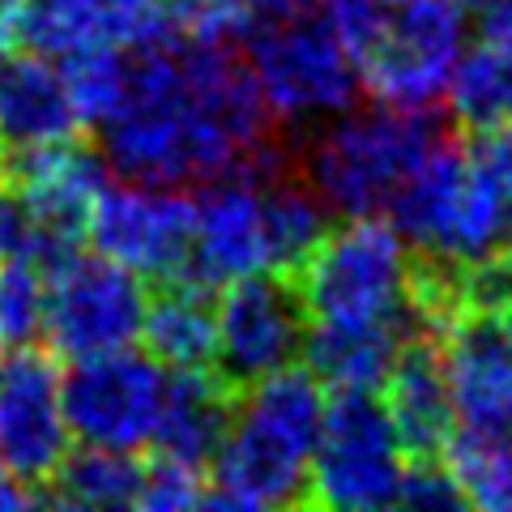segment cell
<instances>
[{"label":"cell","mask_w":512,"mask_h":512,"mask_svg":"<svg viewBox=\"0 0 512 512\" xmlns=\"http://www.w3.org/2000/svg\"><path fill=\"white\" fill-rule=\"evenodd\" d=\"M99 128L111 175L201 188L252 167H278L274 120L231 43L167 35L128 56V86Z\"/></svg>","instance_id":"6da1fadb"},{"label":"cell","mask_w":512,"mask_h":512,"mask_svg":"<svg viewBox=\"0 0 512 512\" xmlns=\"http://www.w3.org/2000/svg\"><path fill=\"white\" fill-rule=\"evenodd\" d=\"M389 218L427 269L461 286L466 303L495 308L512 291V192L474 150L444 137L393 201Z\"/></svg>","instance_id":"7a4b0ae2"},{"label":"cell","mask_w":512,"mask_h":512,"mask_svg":"<svg viewBox=\"0 0 512 512\" xmlns=\"http://www.w3.org/2000/svg\"><path fill=\"white\" fill-rule=\"evenodd\" d=\"M329 231L316 192L278 167H252L201 184L192 197L188 274L201 286H227L252 274H295Z\"/></svg>","instance_id":"3957f363"},{"label":"cell","mask_w":512,"mask_h":512,"mask_svg":"<svg viewBox=\"0 0 512 512\" xmlns=\"http://www.w3.org/2000/svg\"><path fill=\"white\" fill-rule=\"evenodd\" d=\"M325 384L303 367L256 380L235 397L231 427L205 466V508H291L308 504V474L325 423Z\"/></svg>","instance_id":"277c9868"},{"label":"cell","mask_w":512,"mask_h":512,"mask_svg":"<svg viewBox=\"0 0 512 512\" xmlns=\"http://www.w3.org/2000/svg\"><path fill=\"white\" fill-rule=\"evenodd\" d=\"M440 141L444 128L431 111L389 103L346 107L342 116L316 124L303 150V184L338 218L389 214Z\"/></svg>","instance_id":"5b68a950"},{"label":"cell","mask_w":512,"mask_h":512,"mask_svg":"<svg viewBox=\"0 0 512 512\" xmlns=\"http://www.w3.org/2000/svg\"><path fill=\"white\" fill-rule=\"evenodd\" d=\"M295 286L308 308V325L423 329L414 248L389 214L346 218L338 231H325L295 269Z\"/></svg>","instance_id":"8992f818"},{"label":"cell","mask_w":512,"mask_h":512,"mask_svg":"<svg viewBox=\"0 0 512 512\" xmlns=\"http://www.w3.org/2000/svg\"><path fill=\"white\" fill-rule=\"evenodd\" d=\"M244 64L278 128H316L359 99V60L325 13H269L248 30Z\"/></svg>","instance_id":"52a82bcc"},{"label":"cell","mask_w":512,"mask_h":512,"mask_svg":"<svg viewBox=\"0 0 512 512\" xmlns=\"http://www.w3.org/2000/svg\"><path fill=\"white\" fill-rule=\"evenodd\" d=\"M410 453L376 389H342L325 402L308 504L333 512H380L402 504Z\"/></svg>","instance_id":"ba28073f"},{"label":"cell","mask_w":512,"mask_h":512,"mask_svg":"<svg viewBox=\"0 0 512 512\" xmlns=\"http://www.w3.org/2000/svg\"><path fill=\"white\" fill-rule=\"evenodd\" d=\"M466 13L457 0H397L359 52V82L376 103L431 111L466 52Z\"/></svg>","instance_id":"9c48e42d"},{"label":"cell","mask_w":512,"mask_h":512,"mask_svg":"<svg viewBox=\"0 0 512 512\" xmlns=\"http://www.w3.org/2000/svg\"><path fill=\"white\" fill-rule=\"evenodd\" d=\"M146 278L124 269L107 256H69L47 274L43 299V333L56 359H90L107 350H124L141 342L146 325Z\"/></svg>","instance_id":"30bf717a"},{"label":"cell","mask_w":512,"mask_h":512,"mask_svg":"<svg viewBox=\"0 0 512 512\" xmlns=\"http://www.w3.org/2000/svg\"><path fill=\"white\" fill-rule=\"evenodd\" d=\"M167 380L171 367L133 346L73 359L69 372H60V402L73 440L124 453L146 448L167 402Z\"/></svg>","instance_id":"8fae6325"},{"label":"cell","mask_w":512,"mask_h":512,"mask_svg":"<svg viewBox=\"0 0 512 512\" xmlns=\"http://www.w3.org/2000/svg\"><path fill=\"white\" fill-rule=\"evenodd\" d=\"M308 338V308L295 274H252L218 286L214 299V372L231 389L291 367Z\"/></svg>","instance_id":"7c38bea8"},{"label":"cell","mask_w":512,"mask_h":512,"mask_svg":"<svg viewBox=\"0 0 512 512\" xmlns=\"http://www.w3.org/2000/svg\"><path fill=\"white\" fill-rule=\"evenodd\" d=\"M86 239L99 256L133 269L137 278H184L192 252V197L167 184L107 180L86 214Z\"/></svg>","instance_id":"4fadbf2b"},{"label":"cell","mask_w":512,"mask_h":512,"mask_svg":"<svg viewBox=\"0 0 512 512\" xmlns=\"http://www.w3.org/2000/svg\"><path fill=\"white\" fill-rule=\"evenodd\" d=\"M73 431L60 402L56 355L43 346H13L0 355V461L39 500L47 474L69 453Z\"/></svg>","instance_id":"5bb4252c"},{"label":"cell","mask_w":512,"mask_h":512,"mask_svg":"<svg viewBox=\"0 0 512 512\" xmlns=\"http://www.w3.org/2000/svg\"><path fill=\"white\" fill-rule=\"evenodd\" d=\"M457 427L512 436V342L491 308H461L431 333Z\"/></svg>","instance_id":"9a60e30c"},{"label":"cell","mask_w":512,"mask_h":512,"mask_svg":"<svg viewBox=\"0 0 512 512\" xmlns=\"http://www.w3.org/2000/svg\"><path fill=\"white\" fill-rule=\"evenodd\" d=\"M167 35L171 26L158 0H22L5 30V39L52 60L94 47L137 52Z\"/></svg>","instance_id":"2e32d148"},{"label":"cell","mask_w":512,"mask_h":512,"mask_svg":"<svg viewBox=\"0 0 512 512\" xmlns=\"http://www.w3.org/2000/svg\"><path fill=\"white\" fill-rule=\"evenodd\" d=\"M384 410L397 427V440L410 457H440L457 431L453 397H448L440 346L431 333H410L384 376Z\"/></svg>","instance_id":"e0dca14e"},{"label":"cell","mask_w":512,"mask_h":512,"mask_svg":"<svg viewBox=\"0 0 512 512\" xmlns=\"http://www.w3.org/2000/svg\"><path fill=\"white\" fill-rule=\"evenodd\" d=\"M77 128L82 111L73 103L60 60L39 52L0 56V146H52L77 137Z\"/></svg>","instance_id":"ac0fdd59"},{"label":"cell","mask_w":512,"mask_h":512,"mask_svg":"<svg viewBox=\"0 0 512 512\" xmlns=\"http://www.w3.org/2000/svg\"><path fill=\"white\" fill-rule=\"evenodd\" d=\"M231 410H235V389L218 372H210V367L171 372L167 402L150 444L158 448V457H175L205 470L231 427Z\"/></svg>","instance_id":"d6986e66"},{"label":"cell","mask_w":512,"mask_h":512,"mask_svg":"<svg viewBox=\"0 0 512 512\" xmlns=\"http://www.w3.org/2000/svg\"><path fill=\"white\" fill-rule=\"evenodd\" d=\"M141 346L171 372L214 367V299L210 286L192 278H171L146 303Z\"/></svg>","instance_id":"ffe728a7"},{"label":"cell","mask_w":512,"mask_h":512,"mask_svg":"<svg viewBox=\"0 0 512 512\" xmlns=\"http://www.w3.org/2000/svg\"><path fill=\"white\" fill-rule=\"evenodd\" d=\"M419 333V329H414ZM406 329H363V325H308L303 359L325 389H380L397 350L406 346Z\"/></svg>","instance_id":"44dd1931"},{"label":"cell","mask_w":512,"mask_h":512,"mask_svg":"<svg viewBox=\"0 0 512 512\" xmlns=\"http://www.w3.org/2000/svg\"><path fill=\"white\" fill-rule=\"evenodd\" d=\"M141 478H146V466L137 461V453L82 444L60 457V466L39 487V500L56 508H90V512L137 508Z\"/></svg>","instance_id":"7402d4cb"},{"label":"cell","mask_w":512,"mask_h":512,"mask_svg":"<svg viewBox=\"0 0 512 512\" xmlns=\"http://www.w3.org/2000/svg\"><path fill=\"white\" fill-rule=\"evenodd\" d=\"M444 103L470 133H487L512 120V43L478 39L457 60Z\"/></svg>","instance_id":"603a6c76"},{"label":"cell","mask_w":512,"mask_h":512,"mask_svg":"<svg viewBox=\"0 0 512 512\" xmlns=\"http://www.w3.org/2000/svg\"><path fill=\"white\" fill-rule=\"evenodd\" d=\"M77 252H82V231L43 214L26 192L0 180V261L35 265L43 274H52Z\"/></svg>","instance_id":"cb8c5ba5"},{"label":"cell","mask_w":512,"mask_h":512,"mask_svg":"<svg viewBox=\"0 0 512 512\" xmlns=\"http://www.w3.org/2000/svg\"><path fill=\"white\" fill-rule=\"evenodd\" d=\"M440 461L453 474L466 508L512 512V436H483V431L457 427Z\"/></svg>","instance_id":"d4e9b609"},{"label":"cell","mask_w":512,"mask_h":512,"mask_svg":"<svg viewBox=\"0 0 512 512\" xmlns=\"http://www.w3.org/2000/svg\"><path fill=\"white\" fill-rule=\"evenodd\" d=\"M128 56L133 52H116V47H94V52H77L64 56L60 69L69 77L73 103L82 111V124H99L111 116V107L120 103V94L128 86Z\"/></svg>","instance_id":"484cf974"},{"label":"cell","mask_w":512,"mask_h":512,"mask_svg":"<svg viewBox=\"0 0 512 512\" xmlns=\"http://www.w3.org/2000/svg\"><path fill=\"white\" fill-rule=\"evenodd\" d=\"M47 274L35 265L0 261V342L5 350L30 346L43 333Z\"/></svg>","instance_id":"4316f807"},{"label":"cell","mask_w":512,"mask_h":512,"mask_svg":"<svg viewBox=\"0 0 512 512\" xmlns=\"http://www.w3.org/2000/svg\"><path fill=\"white\" fill-rule=\"evenodd\" d=\"M171 35L197 43H235L248 39L256 13L248 0H158Z\"/></svg>","instance_id":"83f0119b"},{"label":"cell","mask_w":512,"mask_h":512,"mask_svg":"<svg viewBox=\"0 0 512 512\" xmlns=\"http://www.w3.org/2000/svg\"><path fill=\"white\" fill-rule=\"evenodd\" d=\"M201 504H205V470L201 466H188V461H175V457H158L154 466H146L137 508L184 512V508H201Z\"/></svg>","instance_id":"f1b7e54d"},{"label":"cell","mask_w":512,"mask_h":512,"mask_svg":"<svg viewBox=\"0 0 512 512\" xmlns=\"http://www.w3.org/2000/svg\"><path fill=\"white\" fill-rule=\"evenodd\" d=\"M402 504L419 512H444V508H466L453 474L444 470L440 457H410L406 483H402Z\"/></svg>","instance_id":"f546056e"},{"label":"cell","mask_w":512,"mask_h":512,"mask_svg":"<svg viewBox=\"0 0 512 512\" xmlns=\"http://www.w3.org/2000/svg\"><path fill=\"white\" fill-rule=\"evenodd\" d=\"M320 5H325V22L338 30L359 60V52L372 43V35L384 26V18L393 13L397 0H320Z\"/></svg>","instance_id":"4dcf8cb0"},{"label":"cell","mask_w":512,"mask_h":512,"mask_svg":"<svg viewBox=\"0 0 512 512\" xmlns=\"http://www.w3.org/2000/svg\"><path fill=\"white\" fill-rule=\"evenodd\" d=\"M466 13V26L478 30V39L512 43V0H457Z\"/></svg>","instance_id":"1f68e13d"},{"label":"cell","mask_w":512,"mask_h":512,"mask_svg":"<svg viewBox=\"0 0 512 512\" xmlns=\"http://www.w3.org/2000/svg\"><path fill=\"white\" fill-rule=\"evenodd\" d=\"M470 150L478 154V163L512 192V120L500 124V128H487V133H474Z\"/></svg>","instance_id":"d6a6232c"},{"label":"cell","mask_w":512,"mask_h":512,"mask_svg":"<svg viewBox=\"0 0 512 512\" xmlns=\"http://www.w3.org/2000/svg\"><path fill=\"white\" fill-rule=\"evenodd\" d=\"M26 504H35V495H30L18 478L5 470V461H0V508H26Z\"/></svg>","instance_id":"836d02e7"},{"label":"cell","mask_w":512,"mask_h":512,"mask_svg":"<svg viewBox=\"0 0 512 512\" xmlns=\"http://www.w3.org/2000/svg\"><path fill=\"white\" fill-rule=\"evenodd\" d=\"M320 0H248V9L256 18H269V13H295V9H312Z\"/></svg>","instance_id":"e575fe53"},{"label":"cell","mask_w":512,"mask_h":512,"mask_svg":"<svg viewBox=\"0 0 512 512\" xmlns=\"http://www.w3.org/2000/svg\"><path fill=\"white\" fill-rule=\"evenodd\" d=\"M495 320H500V325H504V333H508V342H512V291L500 299V303H495Z\"/></svg>","instance_id":"d590c367"},{"label":"cell","mask_w":512,"mask_h":512,"mask_svg":"<svg viewBox=\"0 0 512 512\" xmlns=\"http://www.w3.org/2000/svg\"><path fill=\"white\" fill-rule=\"evenodd\" d=\"M18 5H22V0H0V39H5V30L13 22V13H18Z\"/></svg>","instance_id":"8d00e7d4"}]
</instances>
